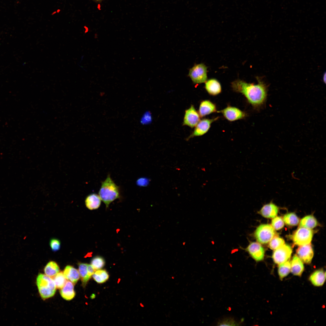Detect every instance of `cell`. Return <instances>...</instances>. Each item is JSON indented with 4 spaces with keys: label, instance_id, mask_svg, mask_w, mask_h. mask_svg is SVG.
<instances>
[{
    "label": "cell",
    "instance_id": "cell-14",
    "mask_svg": "<svg viewBox=\"0 0 326 326\" xmlns=\"http://www.w3.org/2000/svg\"><path fill=\"white\" fill-rule=\"evenodd\" d=\"M205 88L208 93L212 95H216L220 93L222 91L221 84L215 78L210 79L205 82Z\"/></svg>",
    "mask_w": 326,
    "mask_h": 326
},
{
    "label": "cell",
    "instance_id": "cell-21",
    "mask_svg": "<svg viewBox=\"0 0 326 326\" xmlns=\"http://www.w3.org/2000/svg\"><path fill=\"white\" fill-rule=\"evenodd\" d=\"M88 264L79 263L78 264V271L82 282V285L85 287L91 277L88 275L87 269Z\"/></svg>",
    "mask_w": 326,
    "mask_h": 326
},
{
    "label": "cell",
    "instance_id": "cell-7",
    "mask_svg": "<svg viewBox=\"0 0 326 326\" xmlns=\"http://www.w3.org/2000/svg\"><path fill=\"white\" fill-rule=\"evenodd\" d=\"M292 252V249L289 245H283L273 252L272 258L274 262L279 264L287 261L290 257Z\"/></svg>",
    "mask_w": 326,
    "mask_h": 326
},
{
    "label": "cell",
    "instance_id": "cell-16",
    "mask_svg": "<svg viewBox=\"0 0 326 326\" xmlns=\"http://www.w3.org/2000/svg\"><path fill=\"white\" fill-rule=\"evenodd\" d=\"M325 279V272L320 269L313 272L310 276L309 280L314 286H320L324 284Z\"/></svg>",
    "mask_w": 326,
    "mask_h": 326
},
{
    "label": "cell",
    "instance_id": "cell-1",
    "mask_svg": "<svg viewBox=\"0 0 326 326\" xmlns=\"http://www.w3.org/2000/svg\"><path fill=\"white\" fill-rule=\"evenodd\" d=\"M257 78L258 82L257 84L238 79L232 83V87L235 91L243 94L253 107L259 108L265 103L267 87L260 78Z\"/></svg>",
    "mask_w": 326,
    "mask_h": 326
},
{
    "label": "cell",
    "instance_id": "cell-20",
    "mask_svg": "<svg viewBox=\"0 0 326 326\" xmlns=\"http://www.w3.org/2000/svg\"><path fill=\"white\" fill-rule=\"evenodd\" d=\"M85 202L86 207L89 209L92 210L99 207L101 199L99 195L93 193L89 194L86 197Z\"/></svg>",
    "mask_w": 326,
    "mask_h": 326
},
{
    "label": "cell",
    "instance_id": "cell-28",
    "mask_svg": "<svg viewBox=\"0 0 326 326\" xmlns=\"http://www.w3.org/2000/svg\"><path fill=\"white\" fill-rule=\"evenodd\" d=\"M105 264V261L103 258L100 256H96L92 259L91 264L97 270L102 268Z\"/></svg>",
    "mask_w": 326,
    "mask_h": 326
},
{
    "label": "cell",
    "instance_id": "cell-18",
    "mask_svg": "<svg viewBox=\"0 0 326 326\" xmlns=\"http://www.w3.org/2000/svg\"><path fill=\"white\" fill-rule=\"evenodd\" d=\"M63 273L66 279L72 282L74 285L77 283L80 277L78 270L71 266H67Z\"/></svg>",
    "mask_w": 326,
    "mask_h": 326
},
{
    "label": "cell",
    "instance_id": "cell-3",
    "mask_svg": "<svg viewBox=\"0 0 326 326\" xmlns=\"http://www.w3.org/2000/svg\"><path fill=\"white\" fill-rule=\"evenodd\" d=\"M39 294L43 299L53 297L56 292V286L53 279L46 274L40 273L36 279Z\"/></svg>",
    "mask_w": 326,
    "mask_h": 326
},
{
    "label": "cell",
    "instance_id": "cell-5",
    "mask_svg": "<svg viewBox=\"0 0 326 326\" xmlns=\"http://www.w3.org/2000/svg\"><path fill=\"white\" fill-rule=\"evenodd\" d=\"M207 67L203 63L195 64L189 70L188 75L194 84H201L207 80Z\"/></svg>",
    "mask_w": 326,
    "mask_h": 326
},
{
    "label": "cell",
    "instance_id": "cell-8",
    "mask_svg": "<svg viewBox=\"0 0 326 326\" xmlns=\"http://www.w3.org/2000/svg\"><path fill=\"white\" fill-rule=\"evenodd\" d=\"M218 118L214 119H203L200 120L196 126L192 133L187 138V141L195 136H202L206 133L210 127L212 123L216 120Z\"/></svg>",
    "mask_w": 326,
    "mask_h": 326
},
{
    "label": "cell",
    "instance_id": "cell-34",
    "mask_svg": "<svg viewBox=\"0 0 326 326\" xmlns=\"http://www.w3.org/2000/svg\"></svg>",
    "mask_w": 326,
    "mask_h": 326
},
{
    "label": "cell",
    "instance_id": "cell-19",
    "mask_svg": "<svg viewBox=\"0 0 326 326\" xmlns=\"http://www.w3.org/2000/svg\"><path fill=\"white\" fill-rule=\"evenodd\" d=\"M74 284L69 281H66L64 286L61 289L60 293L61 296L65 299L70 300L75 296L74 289Z\"/></svg>",
    "mask_w": 326,
    "mask_h": 326
},
{
    "label": "cell",
    "instance_id": "cell-29",
    "mask_svg": "<svg viewBox=\"0 0 326 326\" xmlns=\"http://www.w3.org/2000/svg\"><path fill=\"white\" fill-rule=\"evenodd\" d=\"M284 243V240L282 238L276 235L270 241L269 246L273 250H275Z\"/></svg>",
    "mask_w": 326,
    "mask_h": 326
},
{
    "label": "cell",
    "instance_id": "cell-26",
    "mask_svg": "<svg viewBox=\"0 0 326 326\" xmlns=\"http://www.w3.org/2000/svg\"><path fill=\"white\" fill-rule=\"evenodd\" d=\"M283 220L286 224L291 226L296 225L299 222V218L293 213L286 214L283 217Z\"/></svg>",
    "mask_w": 326,
    "mask_h": 326
},
{
    "label": "cell",
    "instance_id": "cell-4",
    "mask_svg": "<svg viewBox=\"0 0 326 326\" xmlns=\"http://www.w3.org/2000/svg\"><path fill=\"white\" fill-rule=\"evenodd\" d=\"M276 235L274 229L272 225L268 224L260 225L256 228L254 233L257 241L262 244L269 242Z\"/></svg>",
    "mask_w": 326,
    "mask_h": 326
},
{
    "label": "cell",
    "instance_id": "cell-22",
    "mask_svg": "<svg viewBox=\"0 0 326 326\" xmlns=\"http://www.w3.org/2000/svg\"><path fill=\"white\" fill-rule=\"evenodd\" d=\"M318 224L316 219L313 216L308 215L305 216L301 220L299 226L300 227L311 229L316 227Z\"/></svg>",
    "mask_w": 326,
    "mask_h": 326
},
{
    "label": "cell",
    "instance_id": "cell-15",
    "mask_svg": "<svg viewBox=\"0 0 326 326\" xmlns=\"http://www.w3.org/2000/svg\"><path fill=\"white\" fill-rule=\"evenodd\" d=\"M216 105L211 101L205 100L200 104L198 113L200 116L203 117L216 111Z\"/></svg>",
    "mask_w": 326,
    "mask_h": 326
},
{
    "label": "cell",
    "instance_id": "cell-10",
    "mask_svg": "<svg viewBox=\"0 0 326 326\" xmlns=\"http://www.w3.org/2000/svg\"><path fill=\"white\" fill-rule=\"evenodd\" d=\"M219 112L227 120L230 121L243 119L246 116L245 112L239 109L230 106H228Z\"/></svg>",
    "mask_w": 326,
    "mask_h": 326
},
{
    "label": "cell",
    "instance_id": "cell-25",
    "mask_svg": "<svg viewBox=\"0 0 326 326\" xmlns=\"http://www.w3.org/2000/svg\"><path fill=\"white\" fill-rule=\"evenodd\" d=\"M92 276L94 280L99 283L105 282L109 278V274L106 270L100 269L95 271Z\"/></svg>",
    "mask_w": 326,
    "mask_h": 326
},
{
    "label": "cell",
    "instance_id": "cell-32",
    "mask_svg": "<svg viewBox=\"0 0 326 326\" xmlns=\"http://www.w3.org/2000/svg\"><path fill=\"white\" fill-rule=\"evenodd\" d=\"M150 181L149 179L145 177H142L137 179L136 184L138 186L145 187L148 185Z\"/></svg>",
    "mask_w": 326,
    "mask_h": 326
},
{
    "label": "cell",
    "instance_id": "cell-30",
    "mask_svg": "<svg viewBox=\"0 0 326 326\" xmlns=\"http://www.w3.org/2000/svg\"><path fill=\"white\" fill-rule=\"evenodd\" d=\"M271 222L272 226L276 230H279L284 226V221L281 217L276 216L273 218Z\"/></svg>",
    "mask_w": 326,
    "mask_h": 326
},
{
    "label": "cell",
    "instance_id": "cell-31",
    "mask_svg": "<svg viewBox=\"0 0 326 326\" xmlns=\"http://www.w3.org/2000/svg\"><path fill=\"white\" fill-rule=\"evenodd\" d=\"M60 242L58 239L52 238L50 241V245L52 250L54 251H58L60 248Z\"/></svg>",
    "mask_w": 326,
    "mask_h": 326
},
{
    "label": "cell",
    "instance_id": "cell-24",
    "mask_svg": "<svg viewBox=\"0 0 326 326\" xmlns=\"http://www.w3.org/2000/svg\"><path fill=\"white\" fill-rule=\"evenodd\" d=\"M279 265L278 274L280 279L282 280L288 275L291 270V262L287 260Z\"/></svg>",
    "mask_w": 326,
    "mask_h": 326
},
{
    "label": "cell",
    "instance_id": "cell-23",
    "mask_svg": "<svg viewBox=\"0 0 326 326\" xmlns=\"http://www.w3.org/2000/svg\"><path fill=\"white\" fill-rule=\"evenodd\" d=\"M59 270V268L58 265L56 262L53 261H50L44 268L45 274L52 278L58 273Z\"/></svg>",
    "mask_w": 326,
    "mask_h": 326
},
{
    "label": "cell",
    "instance_id": "cell-17",
    "mask_svg": "<svg viewBox=\"0 0 326 326\" xmlns=\"http://www.w3.org/2000/svg\"><path fill=\"white\" fill-rule=\"evenodd\" d=\"M303 264L298 256L294 255L291 262V270L294 275L300 276L304 270Z\"/></svg>",
    "mask_w": 326,
    "mask_h": 326
},
{
    "label": "cell",
    "instance_id": "cell-33",
    "mask_svg": "<svg viewBox=\"0 0 326 326\" xmlns=\"http://www.w3.org/2000/svg\"><path fill=\"white\" fill-rule=\"evenodd\" d=\"M218 325L229 326L237 325V323L232 319H224L218 323Z\"/></svg>",
    "mask_w": 326,
    "mask_h": 326
},
{
    "label": "cell",
    "instance_id": "cell-6",
    "mask_svg": "<svg viewBox=\"0 0 326 326\" xmlns=\"http://www.w3.org/2000/svg\"><path fill=\"white\" fill-rule=\"evenodd\" d=\"M313 236V232L310 229L300 227L293 234L292 240L295 244L301 246L309 244Z\"/></svg>",
    "mask_w": 326,
    "mask_h": 326
},
{
    "label": "cell",
    "instance_id": "cell-27",
    "mask_svg": "<svg viewBox=\"0 0 326 326\" xmlns=\"http://www.w3.org/2000/svg\"><path fill=\"white\" fill-rule=\"evenodd\" d=\"M52 278L54 282L56 288L59 289L62 288L66 282V279L62 272H59Z\"/></svg>",
    "mask_w": 326,
    "mask_h": 326
},
{
    "label": "cell",
    "instance_id": "cell-11",
    "mask_svg": "<svg viewBox=\"0 0 326 326\" xmlns=\"http://www.w3.org/2000/svg\"><path fill=\"white\" fill-rule=\"evenodd\" d=\"M246 250L251 257L256 261H260L264 259V250L259 243L251 242L246 248Z\"/></svg>",
    "mask_w": 326,
    "mask_h": 326
},
{
    "label": "cell",
    "instance_id": "cell-13",
    "mask_svg": "<svg viewBox=\"0 0 326 326\" xmlns=\"http://www.w3.org/2000/svg\"><path fill=\"white\" fill-rule=\"evenodd\" d=\"M278 210L279 208L276 205L270 202L264 205L259 213L264 217L273 218L277 215Z\"/></svg>",
    "mask_w": 326,
    "mask_h": 326
},
{
    "label": "cell",
    "instance_id": "cell-2",
    "mask_svg": "<svg viewBox=\"0 0 326 326\" xmlns=\"http://www.w3.org/2000/svg\"><path fill=\"white\" fill-rule=\"evenodd\" d=\"M119 187L114 182L108 174L106 179L101 183L98 194L101 200L107 208L109 204L120 196Z\"/></svg>",
    "mask_w": 326,
    "mask_h": 326
},
{
    "label": "cell",
    "instance_id": "cell-9",
    "mask_svg": "<svg viewBox=\"0 0 326 326\" xmlns=\"http://www.w3.org/2000/svg\"><path fill=\"white\" fill-rule=\"evenodd\" d=\"M200 116L195 109L194 106L191 105L185 111L183 123V126H187L192 128L195 127L200 120Z\"/></svg>",
    "mask_w": 326,
    "mask_h": 326
},
{
    "label": "cell",
    "instance_id": "cell-12",
    "mask_svg": "<svg viewBox=\"0 0 326 326\" xmlns=\"http://www.w3.org/2000/svg\"><path fill=\"white\" fill-rule=\"evenodd\" d=\"M297 256L303 262L306 264H310L314 255L312 247L311 244L301 245L296 251Z\"/></svg>",
    "mask_w": 326,
    "mask_h": 326
}]
</instances>
